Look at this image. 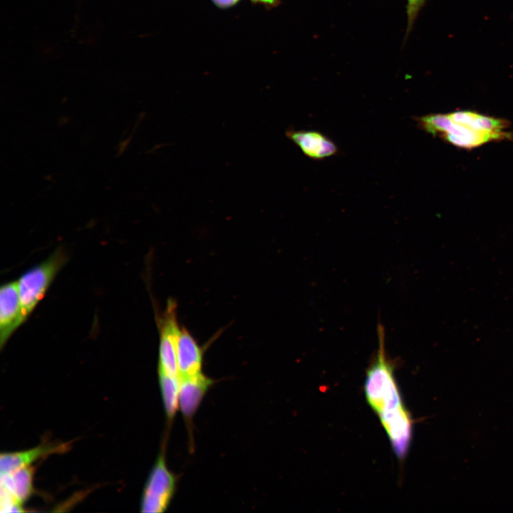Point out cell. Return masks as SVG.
<instances>
[{"label":"cell","instance_id":"1","mask_svg":"<svg viewBox=\"0 0 513 513\" xmlns=\"http://www.w3.org/2000/svg\"><path fill=\"white\" fill-rule=\"evenodd\" d=\"M378 350L366 371V401L378 417L393 451L400 460L406 457L411 444L413 420L406 408L394 375V364L386 354L385 329L378 323Z\"/></svg>","mask_w":513,"mask_h":513},{"label":"cell","instance_id":"2","mask_svg":"<svg viewBox=\"0 0 513 513\" xmlns=\"http://www.w3.org/2000/svg\"><path fill=\"white\" fill-rule=\"evenodd\" d=\"M417 121L423 130L458 148L469 150L490 142L513 140L512 132L477 131L454 122L448 113L429 114L417 118Z\"/></svg>","mask_w":513,"mask_h":513},{"label":"cell","instance_id":"3","mask_svg":"<svg viewBox=\"0 0 513 513\" xmlns=\"http://www.w3.org/2000/svg\"><path fill=\"white\" fill-rule=\"evenodd\" d=\"M67 256L59 249L42 263L30 269L17 281L21 314L25 321L44 296Z\"/></svg>","mask_w":513,"mask_h":513},{"label":"cell","instance_id":"4","mask_svg":"<svg viewBox=\"0 0 513 513\" xmlns=\"http://www.w3.org/2000/svg\"><path fill=\"white\" fill-rule=\"evenodd\" d=\"M177 475L167 467L164 450L158 455L145 483L140 502L143 513L164 512L177 486Z\"/></svg>","mask_w":513,"mask_h":513},{"label":"cell","instance_id":"5","mask_svg":"<svg viewBox=\"0 0 513 513\" xmlns=\"http://www.w3.org/2000/svg\"><path fill=\"white\" fill-rule=\"evenodd\" d=\"M157 320L160 331L157 370L179 377L177 346L181 329L177 323L175 301L172 299L167 301L165 310Z\"/></svg>","mask_w":513,"mask_h":513},{"label":"cell","instance_id":"6","mask_svg":"<svg viewBox=\"0 0 513 513\" xmlns=\"http://www.w3.org/2000/svg\"><path fill=\"white\" fill-rule=\"evenodd\" d=\"M24 322L17 281L3 284L0 289L1 349Z\"/></svg>","mask_w":513,"mask_h":513},{"label":"cell","instance_id":"7","mask_svg":"<svg viewBox=\"0 0 513 513\" xmlns=\"http://www.w3.org/2000/svg\"><path fill=\"white\" fill-rule=\"evenodd\" d=\"M214 383L212 378L202 373L180 378L179 408L189 430L192 429L193 416Z\"/></svg>","mask_w":513,"mask_h":513},{"label":"cell","instance_id":"8","mask_svg":"<svg viewBox=\"0 0 513 513\" xmlns=\"http://www.w3.org/2000/svg\"><path fill=\"white\" fill-rule=\"evenodd\" d=\"M286 136L311 159L321 160L338 152L336 144L317 131L290 130L286 132Z\"/></svg>","mask_w":513,"mask_h":513},{"label":"cell","instance_id":"9","mask_svg":"<svg viewBox=\"0 0 513 513\" xmlns=\"http://www.w3.org/2000/svg\"><path fill=\"white\" fill-rule=\"evenodd\" d=\"M179 378L193 376L202 372L203 351L192 336L181 329L177 346Z\"/></svg>","mask_w":513,"mask_h":513},{"label":"cell","instance_id":"10","mask_svg":"<svg viewBox=\"0 0 513 513\" xmlns=\"http://www.w3.org/2000/svg\"><path fill=\"white\" fill-rule=\"evenodd\" d=\"M66 445L41 444L32 449L14 452H4L0 457L1 475L31 466L33 462L50 454L62 452Z\"/></svg>","mask_w":513,"mask_h":513},{"label":"cell","instance_id":"11","mask_svg":"<svg viewBox=\"0 0 513 513\" xmlns=\"http://www.w3.org/2000/svg\"><path fill=\"white\" fill-rule=\"evenodd\" d=\"M34 468L25 467L14 472L1 475V488L6 490L21 503L33 493Z\"/></svg>","mask_w":513,"mask_h":513},{"label":"cell","instance_id":"12","mask_svg":"<svg viewBox=\"0 0 513 513\" xmlns=\"http://www.w3.org/2000/svg\"><path fill=\"white\" fill-rule=\"evenodd\" d=\"M448 115L454 122L477 131L500 132L510 126L509 122L506 119L488 116L475 111L457 110Z\"/></svg>","mask_w":513,"mask_h":513},{"label":"cell","instance_id":"13","mask_svg":"<svg viewBox=\"0 0 513 513\" xmlns=\"http://www.w3.org/2000/svg\"><path fill=\"white\" fill-rule=\"evenodd\" d=\"M158 378L167 421L170 426L179 408L180 378L158 371Z\"/></svg>","mask_w":513,"mask_h":513},{"label":"cell","instance_id":"14","mask_svg":"<svg viewBox=\"0 0 513 513\" xmlns=\"http://www.w3.org/2000/svg\"><path fill=\"white\" fill-rule=\"evenodd\" d=\"M23 503L11 493L1 488V511L6 512H23Z\"/></svg>","mask_w":513,"mask_h":513},{"label":"cell","instance_id":"15","mask_svg":"<svg viewBox=\"0 0 513 513\" xmlns=\"http://www.w3.org/2000/svg\"><path fill=\"white\" fill-rule=\"evenodd\" d=\"M425 0H408L407 13H408V30L411 28L418 14L423 6Z\"/></svg>","mask_w":513,"mask_h":513},{"label":"cell","instance_id":"16","mask_svg":"<svg viewBox=\"0 0 513 513\" xmlns=\"http://www.w3.org/2000/svg\"><path fill=\"white\" fill-rule=\"evenodd\" d=\"M239 0H212L220 8H228L234 6Z\"/></svg>","mask_w":513,"mask_h":513},{"label":"cell","instance_id":"17","mask_svg":"<svg viewBox=\"0 0 513 513\" xmlns=\"http://www.w3.org/2000/svg\"><path fill=\"white\" fill-rule=\"evenodd\" d=\"M252 1H254L256 2H260V3H263V4H270V5L274 4L276 1V0H252Z\"/></svg>","mask_w":513,"mask_h":513}]
</instances>
